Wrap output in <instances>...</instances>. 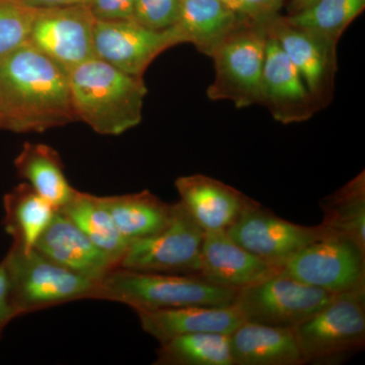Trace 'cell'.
<instances>
[{
  "instance_id": "6da1fadb",
  "label": "cell",
  "mask_w": 365,
  "mask_h": 365,
  "mask_svg": "<svg viewBox=\"0 0 365 365\" xmlns=\"http://www.w3.org/2000/svg\"><path fill=\"white\" fill-rule=\"evenodd\" d=\"M74 121L68 71L29 42L0 57V130L42 133Z\"/></svg>"
},
{
  "instance_id": "7a4b0ae2",
  "label": "cell",
  "mask_w": 365,
  "mask_h": 365,
  "mask_svg": "<svg viewBox=\"0 0 365 365\" xmlns=\"http://www.w3.org/2000/svg\"><path fill=\"white\" fill-rule=\"evenodd\" d=\"M76 121L101 135H121L140 124L148 88L143 78L91 58L68 72Z\"/></svg>"
},
{
  "instance_id": "3957f363",
  "label": "cell",
  "mask_w": 365,
  "mask_h": 365,
  "mask_svg": "<svg viewBox=\"0 0 365 365\" xmlns=\"http://www.w3.org/2000/svg\"><path fill=\"white\" fill-rule=\"evenodd\" d=\"M237 292L213 284L199 275L117 267L98 281L93 299L119 302L134 312L153 311L190 306H232Z\"/></svg>"
},
{
  "instance_id": "277c9868",
  "label": "cell",
  "mask_w": 365,
  "mask_h": 365,
  "mask_svg": "<svg viewBox=\"0 0 365 365\" xmlns=\"http://www.w3.org/2000/svg\"><path fill=\"white\" fill-rule=\"evenodd\" d=\"M4 260L18 317L76 300L93 299L98 282L62 267L35 249L24 252L11 246Z\"/></svg>"
},
{
  "instance_id": "5b68a950",
  "label": "cell",
  "mask_w": 365,
  "mask_h": 365,
  "mask_svg": "<svg viewBox=\"0 0 365 365\" xmlns=\"http://www.w3.org/2000/svg\"><path fill=\"white\" fill-rule=\"evenodd\" d=\"M270 23L247 19L216 48L210 56L215 63V79L207 88L211 101H230L237 109L260 103Z\"/></svg>"
},
{
  "instance_id": "8992f818",
  "label": "cell",
  "mask_w": 365,
  "mask_h": 365,
  "mask_svg": "<svg viewBox=\"0 0 365 365\" xmlns=\"http://www.w3.org/2000/svg\"><path fill=\"white\" fill-rule=\"evenodd\" d=\"M304 364H331L365 345V289L336 294L294 329Z\"/></svg>"
},
{
  "instance_id": "52a82bcc",
  "label": "cell",
  "mask_w": 365,
  "mask_h": 365,
  "mask_svg": "<svg viewBox=\"0 0 365 365\" xmlns=\"http://www.w3.org/2000/svg\"><path fill=\"white\" fill-rule=\"evenodd\" d=\"M335 295L276 271L237 290L234 304L245 322L294 329Z\"/></svg>"
},
{
  "instance_id": "ba28073f",
  "label": "cell",
  "mask_w": 365,
  "mask_h": 365,
  "mask_svg": "<svg viewBox=\"0 0 365 365\" xmlns=\"http://www.w3.org/2000/svg\"><path fill=\"white\" fill-rule=\"evenodd\" d=\"M204 234L179 201L173 204L172 217L163 230L129 242L119 267L199 275Z\"/></svg>"
},
{
  "instance_id": "9c48e42d",
  "label": "cell",
  "mask_w": 365,
  "mask_h": 365,
  "mask_svg": "<svg viewBox=\"0 0 365 365\" xmlns=\"http://www.w3.org/2000/svg\"><path fill=\"white\" fill-rule=\"evenodd\" d=\"M278 271L333 294L362 290L365 250L327 230L326 235L300 250Z\"/></svg>"
},
{
  "instance_id": "30bf717a",
  "label": "cell",
  "mask_w": 365,
  "mask_h": 365,
  "mask_svg": "<svg viewBox=\"0 0 365 365\" xmlns=\"http://www.w3.org/2000/svg\"><path fill=\"white\" fill-rule=\"evenodd\" d=\"M227 232L242 248L279 270L300 250L326 235L327 230L322 225L304 227L288 222L258 203Z\"/></svg>"
},
{
  "instance_id": "8fae6325",
  "label": "cell",
  "mask_w": 365,
  "mask_h": 365,
  "mask_svg": "<svg viewBox=\"0 0 365 365\" xmlns=\"http://www.w3.org/2000/svg\"><path fill=\"white\" fill-rule=\"evenodd\" d=\"M179 44L182 41L176 26L153 31L133 20H96L93 25L96 57L139 78L163 52Z\"/></svg>"
},
{
  "instance_id": "7c38bea8",
  "label": "cell",
  "mask_w": 365,
  "mask_h": 365,
  "mask_svg": "<svg viewBox=\"0 0 365 365\" xmlns=\"http://www.w3.org/2000/svg\"><path fill=\"white\" fill-rule=\"evenodd\" d=\"M95 21L86 4L37 9L28 42L69 72L95 58Z\"/></svg>"
},
{
  "instance_id": "4fadbf2b",
  "label": "cell",
  "mask_w": 365,
  "mask_h": 365,
  "mask_svg": "<svg viewBox=\"0 0 365 365\" xmlns=\"http://www.w3.org/2000/svg\"><path fill=\"white\" fill-rule=\"evenodd\" d=\"M288 58L299 72L319 110L332 102L338 71V43L292 25L278 14L269 24Z\"/></svg>"
},
{
  "instance_id": "5bb4252c",
  "label": "cell",
  "mask_w": 365,
  "mask_h": 365,
  "mask_svg": "<svg viewBox=\"0 0 365 365\" xmlns=\"http://www.w3.org/2000/svg\"><path fill=\"white\" fill-rule=\"evenodd\" d=\"M259 104L265 106L274 119L284 125L307 121L319 111L299 72L270 32Z\"/></svg>"
},
{
  "instance_id": "9a60e30c",
  "label": "cell",
  "mask_w": 365,
  "mask_h": 365,
  "mask_svg": "<svg viewBox=\"0 0 365 365\" xmlns=\"http://www.w3.org/2000/svg\"><path fill=\"white\" fill-rule=\"evenodd\" d=\"M175 187L180 202L204 232H227L259 203L234 187L202 174L178 178Z\"/></svg>"
},
{
  "instance_id": "2e32d148",
  "label": "cell",
  "mask_w": 365,
  "mask_h": 365,
  "mask_svg": "<svg viewBox=\"0 0 365 365\" xmlns=\"http://www.w3.org/2000/svg\"><path fill=\"white\" fill-rule=\"evenodd\" d=\"M34 249L62 267L95 282L119 266L58 210Z\"/></svg>"
},
{
  "instance_id": "e0dca14e",
  "label": "cell",
  "mask_w": 365,
  "mask_h": 365,
  "mask_svg": "<svg viewBox=\"0 0 365 365\" xmlns=\"http://www.w3.org/2000/svg\"><path fill=\"white\" fill-rule=\"evenodd\" d=\"M237 244L227 232H205L199 276L220 287L239 290L276 272Z\"/></svg>"
},
{
  "instance_id": "ac0fdd59",
  "label": "cell",
  "mask_w": 365,
  "mask_h": 365,
  "mask_svg": "<svg viewBox=\"0 0 365 365\" xmlns=\"http://www.w3.org/2000/svg\"><path fill=\"white\" fill-rule=\"evenodd\" d=\"M135 313L144 332L158 342L187 334L230 335L245 322L235 304L227 307L190 306L137 311Z\"/></svg>"
},
{
  "instance_id": "d6986e66",
  "label": "cell",
  "mask_w": 365,
  "mask_h": 365,
  "mask_svg": "<svg viewBox=\"0 0 365 365\" xmlns=\"http://www.w3.org/2000/svg\"><path fill=\"white\" fill-rule=\"evenodd\" d=\"M230 342L234 365L304 364L294 329L242 322Z\"/></svg>"
},
{
  "instance_id": "ffe728a7",
  "label": "cell",
  "mask_w": 365,
  "mask_h": 365,
  "mask_svg": "<svg viewBox=\"0 0 365 365\" xmlns=\"http://www.w3.org/2000/svg\"><path fill=\"white\" fill-rule=\"evenodd\" d=\"M247 19L220 0H181L176 26L182 44H193L199 52L210 57Z\"/></svg>"
},
{
  "instance_id": "44dd1931",
  "label": "cell",
  "mask_w": 365,
  "mask_h": 365,
  "mask_svg": "<svg viewBox=\"0 0 365 365\" xmlns=\"http://www.w3.org/2000/svg\"><path fill=\"white\" fill-rule=\"evenodd\" d=\"M4 227L13 239L11 246L24 252L36 242L49 227L57 209L28 184L21 182L4 197Z\"/></svg>"
},
{
  "instance_id": "7402d4cb",
  "label": "cell",
  "mask_w": 365,
  "mask_h": 365,
  "mask_svg": "<svg viewBox=\"0 0 365 365\" xmlns=\"http://www.w3.org/2000/svg\"><path fill=\"white\" fill-rule=\"evenodd\" d=\"M14 168L19 177L57 210L66 205L76 191L64 174L59 153L47 144H24L14 160Z\"/></svg>"
},
{
  "instance_id": "603a6c76",
  "label": "cell",
  "mask_w": 365,
  "mask_h": 365,
  "mask_svg": "<svg viewBox=\"0 0 365 365\" xmlns=\"http://www.w3.org/2000/svg\"><path fill=\"white\" fill-rule=\"evenodd\" d=\"M120 234L129 242L155 234L172 217L173 204L165 203L148 190L125 195L100 196Z\"/></svg>"
},
{
  "instance_id": "cb8c5ba5",
  "label": "cell",
  "mask_w": 365,
  "mask_h": 365,
  "mask_svg": "<svg viewBox=\"0 0 365 365\" xmlns=\"http://www.w3.org/2000/svg\"><path fill=\"white\" fill-rule=\"evenodd\" d=\"M58 211L76 223L98 248L119 265L129 242L120 234L109 211L101 202L100 196L76 190L71 200Z\"/></svg>"
},
{
  "instance_id": "d4e9b609",
  "label": "cell",
  "mask_w": 365,
  "mask_h": 365,
  "mask_svg": "<svg viewBox=\"0 0 365 365\" xmlns=\"http://www.w3.org/2000/svg\"><path fill=\"white\" fill-rule=\"evenodd\" d=\"M321 225L365 250V176L360 173L332 195L321 201Z\"/></svg>"
},
{
  "instance_id": "484cf974",
  "label": "cell",
  "mask_w": 365,
  "mask_h": 365,
  "mask_svg": "<svg viewBox=\"0 0 365 365\" xmlns=\"http://www.w3.org/2000/svg\"><path fill=\"white\" fill-rule=\"evenodd\" d=\"M153 364L234 365L230 335L194 333L163 341Z\"/></svg>"
},
{
  "instance_id": "4316f807",
  "label": "cell",
  "mask_w": 365,
  "mask_h": 365,
  "mask_svg": "<svg viewBox=\"0 0 365 365\" xmlns=\"http://www.w3.org/2000/svg\"><path fill=\"white\" fill-rule=\"evenodd\" d=\"M364 7L365 0H319L285 18L292 25L338 43Z\"/></svg>"
},
{
  "instance_id": "83f0119b",
  "label": "cell",
  "mask_w": 365,
  "mask_h": 365,
  "mask_svg": "<svg viewBox=\"0 0 365 365\" xmlns=\"http://www.w3.org/2000/svg\"><path fill=\"white\" fill-rule=\"evenodd\" d=\"M37 9L0 0V57L29 41Z\"/></svg>"
},
{
  "instance_id": "f1b7e54d",
  "label": "cell",
  "mask_w": 365,
  "mask_h": 365,
  "mask_svg": "<svg viewBox=\"0 0 365 365\" xmlns=\"http://www.w3.org/2000/svg\"><path fill=\"white\" fill-rule=\"evenodd\" d=\"M181 11V0H135L132 20L153 31L176 26Z\"/></svg>"
},
{
  "instance_id": "f546056e",
  "label": "cell",
  "mask_w": 365,
  "mask_h": 365,
  "mask_svg": "<svg viewBox=\"0 0 365 365\" xmlns=\"http://www.w3.org/2000/svg\"><path fill=\"white\" fill-rule=\"evenodd\" d=\"M135 0H91L88 4L96 20H132Z\"/></svg>"
},
{
  "instance_id": "4dcf8cb0",
  "label": "cell",
  "mask_w": 365,
  "mask_h": 365,
  "mask_svg": "<svg viewBox=\"0 0 365 365\" xmlns=\"http://www.w3.org/2000/svg\"><path fill=\"white\" fill-rule=\"evenodd\" d=\"M285 0H242L245 14L251 20L270 23L278 16Z\"/></svg>"
},
{
  "instance_id": "1f68e13d",
  "label": "cell",
  "mask_w": 365,
  "mask_h": 365,
  "mask_svg": "<svg viewBox=\"0 0 365 365\" xmlns=\"http://www.w3.org/2000/svg\"><path fill=\"white\" fill-rule=\"evenodd\" d=\"M18 317L11 299L9 271L6 260L0 262V335L4 328Z\"/></svg>"
},
{
  "instance_id": "d6a6232c",
  "label": "cell",
  "mask_w": 365,
  "mask_h": 365,
  "mask_svg": "<svg viewBox=\"0 0 365 365\" xmlns=\"http://www.w3.org/2000/svg\"><path fill=\"white\" fill-rule=\"evenodd\" d=\"M34 9H51V7L78 6L90 4L91 0H11Z\"/></svg>"
},
{
  "instance_id": "836d02e7",
  "label": "cell",
  "mask_w": 365,
  "mask_h": 365,
  "mask_svg": "<svg viewBox=\"0 0 365 365\" xmlns=\"http://www.w3.org/2000/svg\"><path fill=\"white\" fill-rule=\"evenodd\" d=\"M317 1H319V0H290L289 14L297 13V11L312 6V4Z\"/></svg>"
},
{
  "instance_id": "e575fe53",
  "label": "cell",
  "mask_w": 365,
  "mask_h": 365,
  "mask_svg": "<svg viewBox=\"0 0 365 365\" xmlns=\"http://www.w3.org/2000/svg\"><path fill=\"white\" fill-rule=\"evenodd\" d=\"M220 1L227 4V6H230V9H234L235 11H237V14L246 16V14H245L244 4H242V0H220Z\"/></svg>"
}]
</instances>
